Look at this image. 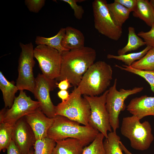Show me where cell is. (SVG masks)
<instances>
[{"label": "cell", "mask_w": 154, "mask_h": 154, "mask_svg": "<svg viewBox=\"0 0 154 154\" xmlns=\"http://www.w3.org/2000/svg\"><path fill=\"white\" fill-rule=\"evenodd\" d=\"M61 54L60 74L55 80L60 81L66 78L72 86L78 87L84 74L94 63L96 56V50L84 46L65 51Z\"/></svg>", "instance_id": "1"}, {"label": "cell", "mask_w": 154, "mask_h": 154, "mask_svg": "<svg viewBox=\"0 0 154 154\" xmlns=\"http://www.w3.org/2000/svg\"><path fill=\"white\" fill-rule=\"evenodd\" d=\"M47 132V137L55 141L68 138L78 139L86 146L91 143L99 131L89 125H81L63 116L56 115Z\"/></svg>", "instance_id": "2"}, {"label": "cell", "mask_w": 154, "mask_h": 154, "mask_svg": "<svg viewBox=\"0 0 154 154\" xmlns=\"http://www.w3.org/2000/svg\"><path fill=\"white\" fill-rule=\"evenodd\" d=\"M112 74V69L110 64L104 61H98L88 68L78 87L82 95L98 96L107 90Z\"/></svg>", "instance_id": "3"}, {"label": "cell", "mask_w": 154, "mask_h": 154, "mask_svg": "<svg viewBox=\"0 0 154 154\" xmlns=\"http://www.w3.org/2000/svg\"><path fill=\"white\" fill-rule=\"evenodd\" d=\"M140 120L133 115L124 117L120 131L123 135L129 139L133 148L143 151L149 148L154 137L149 122L145 121L141 123Z\"/></svg>", "instance_id": "4"}, {"label": "cell", "mask_w": 154, "mask_h": 154, "mask_svg": "<svg viewBox=\"0 0 154 154\" xmlns=\"http://www.w3.org/2000/svg\"><path fill=\"white\" fill-rule=\"evenodd\" d=\"M79 88L74 87L66 100L55 107V115L65 117L83 125L89 124L91 108L87 100L82 96Z\"/></svg>", "instance_id": "5"}, {"label": "cell", "mask_w": 154, "mask_h": 154, "mask_svg": "<svg viewBox=\"0 0 154 154\" xmlns=\"http://www.w3.org/2000/svg\"><path fill=\"white\" fill-rule=\"evenodd\" d=\"M19 46L21 51L18 60L16 85L19 90H27L33 94L35 79L33 73L35 63L34 46L31 42L26 44L20 42Z\"/></svg>", "instance_id": "6"}, {"label": "cell", "mask_w": 154, "mask_h": 154, "mask_svg": "<svg viewBox=\"0 0 154 154\" xmlns=\"http://www.w3.org/2000/svg\"><path fill=\"white\" fill-rule=\"evenodd\" d=\"M117 79L115 78L112 86L108 90L106 96V106L109 113L110 123L113 131L116 132L119 127V116L126 107L125 101L128 96L141 92L143 87H135L132 89L116 88Z\"/></svg>", "instance_id": "7"}, {"label": "cell", "mask_w": 154, "mask_h": 154, "mask_svg": "<svg viewBox=\"0 0 154 154\" xmlns=\"http://www.w3.org/2000/svg\"><path fill=\"white\" fill-rule=\"evenodd\" d=\"M94 26L99 33L112 40L117 41L121 37L122 27L117 26L109 12L106 0H94L92 3Z\"/></svg>", "instance_id": "8"}, {"label": "cell", "mask_w": 154, "mask_h": 154, "mask_svg": "<svg viewBox=\"0 0 154 154\" xmlns=\"http://www.w3.org/2000/svg\"><path fill=\"white\" fill-rule=\"evenodd\" d=\"M107 90L99 96L84 95L88 102L91 108V114L88 119L89 124L102 133L105 138L108 132L112 131L110 116L106 106Z\"/></svg>", "instance_id": "9"}, {"label": "cell", "mask_w": 154, "mask_h": 154, "mask_svg": "<svg viewBox=\"0 0 154 154\" xmlns=\"http://www.w3.org/2000/svg\"><path fill=\"white\" fill-rule=\"evenodd\" d=\"M38 101L28 96L24 90H20L18 96L15 97L10 108L4 107L0 112V123L5 122L14 125L20 119L39 108Z\"/></svg>", "instance_id": "10"}, {"label": "cell", "mask_w": 154, "mask_h": 154, "mask_svg": "<svg viewBox=\"0 0 154 154\" xmlns=\"http://www.w3.org/2000/svg\"><path fill=\"white\" fill-rule=\"evenodd\" d=\"M34 56L45 76L52 80H55L59 76L61 61L60 52L47 45H39L34 48Z\"/></svg>", "instance_id": "11"}, {"label": "cell", "mask_w": 154, "mask_h": 154, "mask_svg": "<svg viewBox=\"0 0 154 154\" xmlns=\"http://www.w3.org/2000/svg\"><path fill=\"white\" fill-rule=\"evenodd\" d=\"M56 81L38 74L35 79L33 94L39 103V108L48 117L53 118L55 116V107L51 99L50 93L57 86Z\"/></svg>", "instance_id": "12"}, {"label": "cell", "mask_w": 154, "mask_h": 154, "mask_svg": "<svg viewBox=\"0 0 154 154\" xmlns=\"http://www.w3.org/2000/svg\"><path fill=\"white\" fill-rule=\"evenodd\" d=\"M12 140L22 154H27L36 141L31 128L23 117L13 126Z\"/></svg>", "instance_id": "13"}, {"label": "cell", "mask_w": 154, "mask_h": 154, "mask_svg": "<svg viewBox=\"0 0 154 154\" xmlns=\"http://www.w3.org/2000/svg\"><path fill=\"white\" fill-rule=\"evenodd\" d=\"M24 117L34 132L36 140L47 137V132L53 124V118L47 117L39 108Z\"/></svg>", "instance_id": "14"}, {"label": "cell", "mask_w": 154, "mask_h": 154, "mask_svg": "<svg viewBox=\"0 0 154 154\" xmlns=\"http://www.w3.org/2000/svg\"><path fill=\"white\" fill-rule=\"evenodd\" d=\"M127 110L140 120L149 116L154 118V96L146 95L134 98L126 107Z\"/></svg>", "instance_id": "15"}, {"label": "cell", "mask_w": 154, "mask_h": 154, "mask_svg": "<svg viewBox=\"0 0 154 154\" xmlns=\"http://www.w3.org/2000/svg\"><path fill=\"white\" fill-rule=\"evenodd\" d=\"M56 144L52 154H82L86 146L80 140L68 138L56 141Z\"/></svg>", "instance_id": "16"}, {"label": "cell", "mask_w": 154, "mask_h": 154, "mask_svg": "<svg viewBox=\"0 0 154 154\" xmlns=\"http://www.w3.org/2000/svg\"><path fill=\"white\" fill-rule=\"evenodd\" d=\"M65 29V35L61 41L64 48L71 50L84 46V37L81 31L70 26H67Z\"/></svg>", "instance_id": "17"}, {"label": "cell", "mask_w": 154, "mask_h": 154, "mask_svg": "<svg viewBox=\"0 0 154 154\" xmlns=\"http://www.w3.org/2000/svg\"><path fill=\"white\" fill-rule=\"evenodd\" d=\"M133 14L134 17L142 20L151 27L154 23V8L147 0H137L136 7Z\"/></svg>", "instance_id": "18"}, {"label": "cell", "mask_w": 154, "mask_h": 154, "mask_svg": "<svg viewBox=\"0 0 154 154\" xmlns=\"http://www.w3.org/2000/svg\"><path fill=\"white\" fill-rule=\"evenodd\" d=\"M0 89L3 94L5 107L10 108L14 101L15 94L19 90L14 81H8L0 71Z\"/></svg>", "instance_id": "19"}, {"label": "cell", "mask_w": 154, "mask_h": 154, "mask_svg": "<svg viewBox=\"0 0 154 154\" xmlns=\"http://www.w3.org/2000/svg\"><path fill=\"white\" fill-rule=\"evenodd\" d=\"M110 15L115 24L122 27L123 25L129 18L131 11L115 1L108 3Z\"/></svg>", "instance_id": "20"}, {"label": "cell", "mask_w": 154, "mask_h": 154, "mask_svg": "<svg viewBox=\"0 0 154 154\" xmlns=\"http://www.w3.org/2000/svg\"><path fill=\"white\" fill-rule=\"evenodd\" d=\"M65 29L61 28L57 34L49 38L37 36L35 38V43L38 45H45L54 48L61 53L63 51L69 50L64 48L61 44V41L64 37Z\"/></svg>", "instance_id": "21"}, {"label": "cell", "mask_w": 154, "mask_h": 154, "mask_svg": "<svg viewBox=\"0 0 154 154\" xmlns=\"http://www.w3.org/2000/svg\"><path fill=\"white\" fill-rule=\"evenodd\" d=\"M128 30L127 44L124 47L118 50V55L125 54L127 52L135 50L140 47L146 45L145 42L136 34L134 27H129Z\"/></svg>", "instance_id": "22"}, {"label": "cell", "mask_w": 154, "mask_h": 154, "mask_svg": "<svg viewBox=\"0 0 154 154\" xmlns=\"http://www.w3.org/2000/svg\"><path fill=\"white\" fill-rule=\"evenodd\" d=\"M120 141L116 132H109L103 142L105 154H123L119 145Z\"/></svg>", "instance_id": "23"}, {"label": "cell", "mask_w": 154, "mask_h": 154, "mask_svg": "<svg viewBox=\"0 0 154 154\" xmlns=\"http://www.w3.org/2000/svg\"><path fill=\"white\" fill-rule=\"evenodd\" d=\"M152 47L149 46L142 51L137 52H133L121 55L116 56L108 54L107 56L108 59H114L120 60L123 62L125 65L130 66L135 61L139 60L143 57Z\"/></svg>", "instance_id": "24"}, {"label": "cell", "mask_w": 154, "mask_h": 154, "mask_svg": "<svg viewBox=\"0 0 154 154\" xmlns=\"http://www.w3.org/2000/svg\"><path fill=\"white\" fill-rule=\"evenodd\" d=\"M13 126L9 123H0V151L5 152L12 140Z\"/></svg>", "instance_id": "25"}, {"label": "cell", "mask_w": 154, "mask_h": 154, "mask_svg": "<svg viewBox=\"0 0 154 154\" xmlns=\"http://www.w3.org/2000/svg\"><path fill=\"white\" fill-rule=\"evenodd\" d=\"M56 141L48 137L36 140L34 145V154H52Z\"/></svg>", "instance_id": "26"}, {"label": "cell", "mask_w": 154, "mask_h": 154, "mask_svg": "<svg viewBox=\"0 0 154 154\" xmlns=\"http://www.w3.org/2000/svg\"><path fill=\"white\" fill-rule=\"evenodd\" d=\"M131 66L140 70H154V49L151 48L143 57L134 62Z\"/></svg>", "instance_id": "27"}, {"label": "cell", "mask_w": 154, "mask_h": 154, "mask_svg": "<svg viewBox=\"0 0 154 154\" xmlns=\"http://www.w3.org/2000/svg\"><path fill=\"white\" fill-rule=\"evenodd\" d=\"M115 66L122 70L139 75L143 78L149 84L151 90L154 93V70H140L126 65H122L121 66L116 64Z\"/></svg>", "instance_id": "28"}, {"label": "cell", "mask_w": 154, "mask_h": 154, "mask_svg": "<svg viewBox=\"0 0 154 154\" xmlns=\"http://www.w3.org/2000/svg\"><path fill=\"white\" fill-rule=\"evenodd\" d=\"M104 138V135L99 132L89 145L84 147L82 154H105L103 144Z\"/></svg>", "instance_id": "29"}, {"label": "cell", "mask_w": 154, "mask_h": 154, "mask_svg": "<svg viewBox=\"0 0 154 154\" xmlns=\"http://www.w3.org/2000/svg\"><path fill=\"white\" fill-rule=\"evenodd\" d=\"M68 4L74 10V15L78 19L80 20L84 13V10L82 6L77 4V2H83L84 0H62Z\"/></svg>", "instance_id": "30"}, {"label": "cell", "mask_w": 154, "mask_h": 154, "mask_svg": "<svg viewBox=\"0 0 154 154\" xmlns=\"http://www.w3.org/2000/svg\"><path fill=\"white\" fill-rule=\"evenodd\" d=\"M45 0H25V3L29 10L35 13H38L45 3Z\"/></svg>", "instance_id": "31"}, {"label": "cell", "mask_w": 154, "mask_h": 154, "mask_svg": "<svg viewBox=\"0 0 154 154\" xmlns=\"http://www.w3.org/2000/svg\"><path fill=\"white\" fill-rule=\"evenodd\" d=\"M151 27L149 31L147 32L141 31L138 33L137 35L143 39L147 46H150L154 49V23Z\"/></svg>", "instance_id": "32"}, {"label": "cell", "mask_w": 154, "mask_h": 154, "mask_svg": "<svg viewBox=\"0 0 154 154\" xmlns=\"http://www.w3.org/2000/svg\"><path fill=\"white\" fill-rule=\"evenodd\" d=\"M114 1L119 3L131 12H133L135 9L137 0H115Z\"/></svg>", "instance_id": "33"}, {"label": "cell", "mask_w": 154, "mask_h": 154, "mask_svg": "<svg viewBox=\"0 0 154 154\" xmlns=\"http://www.w3.org/2000/svg\"><path fill=\"white\" fill-rule=\"evenodd\" d=\"M7 154H22L13 140L7 149Z\"/></svg>", "instance_id": "34"}, {"label": "cell", "mask_w": 154, "mask_h": 154, "mask_svg": "<svg viewBox=\"0 0 154 154\" xmlns=\"http://www.w3.org/2000/svg\"><path fill=\"white\" fill-rule=\"evenodd\" d=\"M56 84L60 90H66L72 86L69 80L66 78L60 81L56 82Z\"/></svg>", "instance_id": "35"}, {"label": "cell", "mask_w": 154, "mask_h": 154, "mask_svg": "<svg viewBox=\"0 0 154 154\" xmlns=\"http://www.w3.org/2000/svg\"><path fill=\"white\" fill-rule=\"evenodd\" d=\"M58 97L60 98L62 101L67 100L69 98L70 94L66 90H60L57 93Z\"/></svg>", "instance_id": "36"}, {"label": "cell", "mask_w": 154, "mask_h": 154, "mask_svg": "<svg viewBox=\"0 0 154 154\" xmlns=\"http://www.w3.org/2000/svg\"><path fill=\"white\" fill-rule=\"evenodd\" d=\"M119 144L121 149L124 151L125 154H133L127 149L121 141H120Z\"/></svg>", "instance_id": "37"}, {"label": "cell", "mask_w": 154, "mask_h": 154, "mask_svg": "<svg viewBox=\"0 0 154 154\" xmlns=\"http://www.w3.org/2000/svg\"><path fill=\"white\" fill-rule=\"evenodd\" d=\"M27 154H34V151L33 149L31 148Z\"/></svg>", "instance_id": "38"}, {"label": "cell", "mask_w": 154, "mask_h": 154, "mask_svg": "<svg viewBox=\"0 0 154 154\" xmlns=\"http://www.w3.org/2000/svg\"><path fill=\"white\" fill-rule=\"evenodd\" d=\"M150 2L154 8V0H150Z\"/></svg>", "instance_id": "39"}]
</instances>
